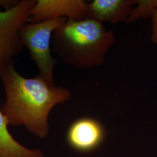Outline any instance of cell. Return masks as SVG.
<instances>
[{
    "mask_svg": "<svg viewBox=\"0 0 157 157\" xmlns=\"http://www.w3.org/2000/svg\"><path fill=\"white\" fill-rule=\"evenodd\" d=\"M4 62H0V69ZM6 117L0 109V157H43V152L29 148L17 141L10 133Z\"/></svg>",
    "mask_w": 157,
    "mask_h": 157,
    "instance_id": "cell-8",
    "label": "cell"
},
{
    "mask_svg": "<svg viewBox=\"0 0 157 157\" xmlns=\"http://www.w3.org/2000/svg\"><path fill=\"white\" fill-rule=\"evenodd\" d=\"M35 0H22L11 9L0 11V62L12 61L25 45L21 29L29 22V11Z\"/></svg>",
    "mask_w": 157,
    "mask_h": 157,
    "instance_id": "cell-4",
    "label": "cell"
},
{
    "mask_svg": "<svg viewBox=\"0 0 157 157\" xmlns=\"http://www.w3.org/2000/svg\"><path fill=\"white\" fill-rule=\"evenodd\" d=\"M137 0H93L88 2L87 17L102 24L126 22Z\"/></svg>",
    "mask_w": 157,
    "mask_h": 157,
    "instance_id": "cell-7",
    "label": "cell"
},
{
    "mask_svg": "<svg viewBox=\"0 0 157 157\" xmlns=\"http://www.w3.org/2000/svg\"><path fill=\"white\" fill-rule=\"evenodd\" d=\"M19 1L17 0H0V6L3 7L5 10H8L17 6Z\"/></svg>",
    "mask_w": 157,
    "mask_h": 157,
    "instance_id": "cell-11",
    "label": "cell"
},
{
    "mask_svg": "<svg viewBox=\"0 0 157 157\" xmlns=\"http://www.w3.org/2000/svg\"><path fill=\"white\" fill-rule=\"evenodd\" d=\"M106 137L105 130L95 118L82 117L74 121L67 129V144L80 153L94 151L102 145Z\"/></svg>",
    "mask_w": 157,
    "mask_h": 157,
    "instance_id": "cell-5",
    "label": "cell"
},
{
    "mask_svg": "<svg viewBox=\"0 0 157 157\" xmlns=\"http://www.w3.org/2000/svg\"><path fill=\"white\" fill-rule=\"evenodd\" d=\"M112 29L86 17L68 20L54 32L52 50L65 63L78 69L102 65L115 43Z\"/></svg>",
    "mask_w": 157,
    "mask_h": 157,
    "instance_id": "cell-2",
    "label": "cell"
},
{
    "mask_svg": "<svg viewBox=\"0 0 157 157\" xmlns=\"http://www.w3.org/2000/svg\"><path fill=\"white\" fill-rule=\"evenodd\" d=\"M88 2L83 0H37L29 11V22L56 18L78 21L87 17Z\"/></svg>",
    "mask_w": 157,
    "mask_h": 157,
    "instance_id": "cell-6",
    "label": "cell"
},
{
    "mask_svg": "<svg viewBox=\"0 0 157 157\" xmlns=\"http://www.w3.org/2000/svg\"><path fill=\"white\" fill-rule=\"evenodd\" d=\"M152 23V33L151 40L157 46V11L151 17Z\"/></svg>",
    "mask_w": 157,
    "mask_h": 157,
    "instance_id": "cell-10",
    "label": "cell"
},
{
    "mask_svg": "<svg viewBox=\"0 0 157 157\" xmlns=\"http://www.w3.org/2000/svg\"><path fill=\"white\" fill-rule=\"evenodd\" d=\"M67 21V18L49 19L41 22L25 24L21 36L39 71V75L50 85L55 86L54 71L57 61L51 54L52 37L55 30Z\"/></svg>",
    "mask_w": 157,
    "mask_h": 157,
    "instance_id": "cell-3",
    "label": "cell"
},
{
    "mask_svg": "<svg viewBox=\"0 0 157 157\" xmlns=\"http://www.w3.org/2000/svg\"><path fill=\"white\" fill-rule=\"evenodd\" d=\"M0 78L6 95L1 110L8 125L23 126L36 136L46 137L51 111L69 100L71 91L48 84L39 74L33 78H25L16 70L13 61L3 63Z\"/></svg>",
    "mask_w": 157,
    "mask_h": 157,
    "instance_id": "cell-1",
    "label": "cell"
},
{
    "mask_svg": "<svg viewBox=\"0 0 157 157\" xmlns=\"http://www.w3.org/2000/svg\"><path fill=\"white\" fill-rule=\"evenodd\" d=\"M157 11V0H137L126 23H131L140 19L151 17Z\"/></svg>",
    "mask_w": 157,
    "mask_h": 157,
    "instance_id": "cell-9",
    "label": "cell"
}]
</instances>
